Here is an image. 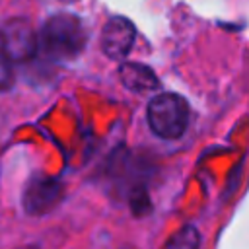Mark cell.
<instances>
[{
	"instance_id": "cell-2",
	"label": "cell",
	"mask_w": 249,
	"mask_h": 249,
	"mask_svg": "<svg viewBox=\"0 0 249 249\" xmlns=\"http://www.w3.org/2000/svg\"><path fill=\"white\" fill-rule=\"evenodd\" d=\"M146 117L156 136L175 140L189 126V105L177 93H160L148 103Z\"/></svg>"
},
{
	"instance_id": "cell-7",
	"label": "cell",
	"mask_w": 249,
	"mask_h": 249,
	"mask_svg": "<svg viewBox=\"0 0 249 249\" xmlns=\"http://www.w3.org/2000/svg\"><path fill=\"white\" fill-rule=\"evenodd\" d=\"M198 245H200L198 230L195 226H183L167 239L163 249H198Z\"/></svg>"
},
{
	"instance_id": "cell-5",
	"label": "cell",
	"mask_w": 249,
	"mask_h": 249,
	"mask_svg": "<svg viewBox=\"0 0 249 249\" xmlns=\"http://www.w3.org/2000/svg\"><path fill=\"white\" fill-rule=\"evenodd\" d=\"M134 37H136V29H134L132 21L128 18L115 16L103 27L101 49L113 60L124 58L128 54V51L132 49V45H134Z\"/></svg>"
},
{
	"instance_id": "cell-8",
	"label": "cell",
	"mask_w": 249,
	"mask_h": 249,
	"mask_svg": "<svg viewBox=\"0 0 249 249\" xmlns=\"http://www.w3.org/2000/svg\"><path fill=\"white\" fill-rule=\"evenodd\" d=\"M14 84V70H12V60L0 51V91L8 89Z\"/></svg>"
},
{
	"instance_id": "cell-3",
	"label": "cell",
	"mask_w": 249,
	"mask_h": 249,
	"mask_svg": "<svg viewBox=\"0 0 249 249\" xmlns=\"http://www.w3.org/2000/svg\"><path fill=\"white\" fill-rule=\"evenodd\" d=\"M39 37L31 23L23 18L8 19L0 29V51L12 62H27L35 56Z\"/></svg>"
},
{
	"instance_id": "cell-9",
	"label": "cell",
	"mask_w": 249,
	"mask_h": 249,
	"mask_svg": "<svg viewBox=\"0 0 249 249\" xmlns=\"http://www.w3.org/2000/svg\"><path fill=\"white\" fill-rule=\"evenodd\" d=\"M60 2H66V4H70V2H76V0H60Z\"/></svg>"
},
{
	"instance_id": "cell-4",
	"label": "cell",
	"mask_w": 249,
	"mask_h": 249,
	"mask_svg": "<svg viewBox=\"0 0 249 249\" xmlns=\"http://www.w3.org/2000/svg\"><path fill=\"white\" fill-rule=\"evenodd\" d=\"M62 198V183L53 177H33L23 191V208L29 214H47Z\"/></svg>"
},
{
	"instance_id": "cell-6",
	"label": "cell",
	"mask_w": 249,
	"mask_h": 249,
	"mask_svg": "<svg viewBox=\"0 0 249 249\" xmlns=\"http://www.w3.org/2000/svg\"><path fill=\"white\" fill-rule=\"evenodd\" d=\"M119 78L123 86L132 91H150L158 88V76L154 70L140 62H124L119 68Z\"/></svg>"
},
{
	"instance_id": "cell-1",
	"label": "cell",
	"mask_w": 249,
	"mask_h": 249,
	"mask_svg": "<svg viewBox=\"0 0 249 249\" xmlns=\"http://www.w3.org/2000/svg\"><path fill=\"white\" fill-rule=\"evenodd\" d=\"M88 35L84 23L74 14L51 16L41 29V47L54 60H70L86 47Z\"/></svg>"
}]
</instances>
